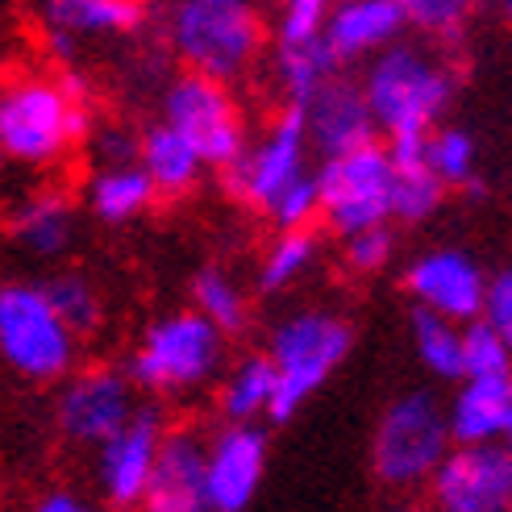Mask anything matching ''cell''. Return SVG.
<instances>
[{"label": "cell", "instance_id": "1", "mask_svg": "<svg viewBox=\"0 0 512 512\" xmlns=\"http://www.w3.org/2000/svg\"><path fill=\"white\" fill-rule=\"evenodd\" d=\"M92 138V109L80 75H13L0 84V155L17 167H55Z\"/></svg>", "mask_w": 512, "mask_h": 512}, {"label": "cell", "instance_id": "2", "mask_svg": "<svg viewBox=\"0 0 512 512\" xmlns=\"http://www.w3.org/2000/svg\"><path fill=\"white\" fill-rule=\"evenodd\" d=\"M363 96L371 105L375 130L388 138H425L442 121L454 96V75L442 59L429 50L392 42L379 55H371V67L363 75Z\"/></svg>", "mask_w": 512, "mask_h": 512}, {"label": "cell", "instance_id": "3", "mask_svg": "<svg viewBox=\"0 0 512 512\" xmlns=\"http://www.w3.org/2000/svg\"><path fill=\"white\" fill-rule=\"evenodd\" d=\"M171 55L188 71L238 80L263 50V13L254 0H175L167 13Z\"/></svg>", "mask_w": 512, "mask_h": 512}, {"label": "cell", "instance_id": "4", "mask_svg": "<svg viewBox=\"0 0 512 512\" xmlns=\"http://www.w3.org/2000/svg\"><path fill=\"white\" fill-rule=\"evenodd\" d=\"M225 334L196 313L179 309L159 321H150L142 329V338L130 354V379L138 383V392L150 396H188L200 392L221 375L225 367Z\"/></svg>", "mask_w": 512, "mask_h": 512}, {"label": "cell", "instance_id": "5", "mask_svg": "<svg viewBox=\"0 0 512 512\" xmlns=\"http://www.w3.org/2000/svg\"><path fill=\"white\" fill-rule=\"evenodd\" d=\"M354 346V329L325 309H300L271 329L267 358L275 367V400H271V425L292 421L304 400H313L329 375H334Z\"/></svg>", "mask_w": 512, "mask_h": 512}, {"label": "cell", "instance_id": "6", "mask_svg": "<svg viewBox=\"0 0 512 512\" xmlns=\"http://www.w3.org/2000/svg\"><path fill=\"white\" fill-rule=\"evenodd\" d=\"M0 363L25 383H63L80 363V334L59 317L46 284H0Z\"/></svg>", "mask_w": 512, "mask_h": 512}, {"label": "cell", "instance_id": "7", "mask_svg": "<svg viewBox=\"0 0 512 512\" xmlns=\"http://www.w3.org/2000/svg\"><path fill=\"white\" fill-rule=\"evenodd\" d=\"M454 446L446 408L429 392H408L383 408L371 438L375 479L392 492H417L438 471L446 450Z\"/></svg>", "mask_w": 512, "mask_h": 512}, {"label": "cell", "instance_id": "8", "mask_svg": "<svg viewBox=\"0 0 512 512\" xmlns=\"http://www.w3.org/2000/svg\"><path fill=\"white\" fill-rule=\"evenodd\" d=\"M321 221L350 238L358 229L392 221V155L388 146L363 142L342 155H325L317 167Z\"/></svg>", "mask_w": 512, "mask_h": 512}, {"label": "cell", "instance_id": "9", "mask_svg": "<svg viewBox=\"0 0 512 512\" xmlns=\"http://www.w3.org/2000/svg\"><path fill=\"white\" fill-rule=\"evenodd\" d=\"M163 121L184 134L200 150L204 167H213V171H225L246 150L242 109L234 92H229V84L213 80V75L179 71L163 88Z\"/></svg>", "mask_w": 512, "mask_h": 512}, {"label": "cell", "instance_id": "10", "mask_svg": "<svg viewBox=\"0 0 512 512\" xmlns=\"http://www.w3.org/2000/svg\"><path fill=\"white\" fill-rule=\"evenodd\" d=\"M309 125H304V109L300 105H288L284 113H279L267 134L259 142H246V150L225 167L229 175V192H234L242 204H250V209L267 213L275 196L292 188L300 175H309Z\"/></svg>", "mask_w": 512, "mask_h": 512}, {"label": "cell", "instance_id": "11", "mask_svg": "<svg viewBox=\"0 0 512 512\" xmlns=\"http://www.w3.org/2000/svg\"><path fill=\"white\" fill-rule=\"evenodd\" d=\"M138 404H142L138 383L130 379V371L96 363V367L63 375V388L55 400V425L71 446L96 450L109 433H117L138 413Z\"/></svg>", "mask_w": 512, "mask_h": 512}, {"label": "cell", "instance_id": "12", "mask_svg": "<svg viewBox=\"0 0 512 512\" xmlns=\"http://www.w3.org/2000/svg\"><path fill=\"white\" fill-rule=\"evenodd\" d=\"M425 488L442 512H508L512 508V446L504 438L454 442Z\"/></svg>", "mask_w": 512, "mask_h": 512}, {"label": "cell", "instance_id": "13", "mask_svg": "<svg viewBox=\"0 0 512 512\" xmlns=\"http://www.w3.org/2000/svg\"><path fill=\"white\" fill-rule=\"evenodd\" d=\"M163 433H167V425H163L159 408L138 404V413L92 450L96 454L92 479H96L100 500L113 504V508H138L146 500Z\"/></svg>", "mask_w": 512, "mask_h": 512}, {"label": "cell", "instance_id": "14", "mask_svg": "<svg viewBox=\"0 0 512 512\" xmlns=\"http://www.w3.org/2000/svg\"><path fill=\"white\" fill-rule=\"evenodd\" d=\"M267 475V433L259 421H225L204 454V512H246Z\"/></svg>", "mask_w": 512, "mask_h": 512}, {"label": "cell", "instance_id": "15", "mask_svg": "<svg viewBox=\"0 0 512 512\" xmlns=\"http://www.w3.org/2000/svg\"><path fill=\"white\" fill-rule=\"evenodd\" d=\"M404 284H408V296H413L421 309H433V313L467 325L483 313L488 275H483L479 263L463 250H429L421 259H413Z\"/></svg>", "mask_w": 512, "mask_h": 512}, {"label": "cell", "instance_id": "16", "mask_svg": "<svg viewBox=\"0 0 512 512\" xmlns=\"http://www.w3.org/2000/svg\"><path fill=\"white\" fill-rule=\"evenodd\" d=\"M204 454L209 438L200 429H167L142 504L150 512H204Z\"/></svg>", "mask_w": 512, "mask_h": 512}, {"label": "cell", "instance_id": "17", "mask_svg": "<svg viewBox=\"0 0 512 512\" xmlns=\"http://www.w3.org/2000/svg\"><path fill=\"white\" fill-rule=\"evenodd\" d=\"M304 109V125H309V142L321 155H342L363 142H375V117L363 96V84H350L334 75Z\"/></svg>", "mask_w": 512, "mask_h": 512}, {"label": "cell", "instance_id": "18", "mask_svg": "<svg viewBox=\"0 0 512 512\" xmlns=\"http://www.w3.org/2000/svg\"><path fill=\"white\" fill-rule=\"evenodd\" d=\"M80 234V209L63 188H38L9 209V242L30 259H63Z\"/></svg>", "mask_w": 512, "mask_h": 512}, {"label": "cell", "instance_id": "19", "mask_svg": "<svg viewBox=\"0 0 512 512\" xmlns=\"http://www.w3.org/2000/svg\"><path fill=\"white\" fill-rule=\"evenodd\" d=\"M404 25L408 21H404L400 0H334L321 38L334 50L338 63H354V59H371L383 46L400 42Z\"/></svg>", "mask_w": 512, "mask_h": 512}, {"label": "cell", "instance_id": "20", "mask_svg": "<svg viewBox=\"0 0 512 512\" xmlns=\"http://www.w3.org/2000/svg\"><path fill=\"white\" fill-rule=\"evenodd\" d=\"M46 30L67 34L75 42L96 38H134L146 30V0H42Z\"/></svg>", "mask_w": 512, "mask_h": 512}, {"label": "cell", "instance_id": "21", "mask_svg": "<svg viewBox=\"0 0 512 512\" xmlns=\"http://www.w3.org/2000/svg\"><path fill=\"white\" fill-rule=\"evenodd\" d=\"M512 404V371L508 375H463V388L446 404L454 442H496L504 438Z\"/></svg>", "mask_w": 512, "mask_h": 512}, {"label": "cell", "instance_id": "22", "mask_svg": "<svg viewBox=\"0 0 512 512\" xmlns=\"http://www.w3.org/2000/svg\"><path fill=\"white\" fill-rule=\"evenodd\" d=\"M392 155V221L421 225L442 209L446 184L425 163V138H388Z\"/></svg>", "mask_w": 512, "mask_h": 512}, {"label": "cell", "instance_id": "23", "mask_svg": "<svg viewBox=\"0 0 512 512\" xmlns=\"http://www.w3.org/2000/svg\"><path fill=\"white\" fill-rule=\"evenodd\" d=\"M155 200H159V188L150 184V175L142 171L138 159H130V163H96L88 188H84L88 213L96 221H105V225H130Z\"/></svg>", "mask_w": 512, "mask_h": 512}, {"label": "cell", "instance_id": "24", "mask_svg": "<svg viewBox=\"0 0 512 512\" xmlns=\"http://www.w3.org/2000/svg\"><path fill=\"white\" fill-rule=\"evenodd\" d=\"M138 163L150 175V184L159 188V196H184L200 184V175H204L200 150L179 130H171L167 121H155L138 138Z\"/></svg>", "mask_w": 512, "mask_h": 512}, {"label": "cell", "instance_id": "25", "mask_svg": "<svg viewBox=\"0 0 512 512\" xmlns=\"http://www.w3.org/2000/svg\"><path fill=\"white\" fill-rule=\"evenodd\" d=\"M334 50L325 46V38H300V42H279L275 46V75L284 88L288 105H309V100L338 75Z\"/></svg>", "mask_w": 512, "mask_h": 512}, {"label": "cell", "instance_id": "26", "mask_svg": "<svg viewBox=\"0 0 512 512\" xmlns=\"http://www.w3.org/2000/svg\"><path fill=\"white\" fill-rule=\"evenodd\" d=\"M275 400V367L267 350L246 354L221 379V413L225 421H263Z\"/></svg>", "mask_w": 512, "mask_h": 512}, {"label": "cell", "instance_id": "27", "mask_svg": "<svg viewBox=\"0 0 512 512\" xmlns=\"http://www.w3.org/2000/svg\"><path fill=\"white\" fill-rule=\"evenodd\" d=\"M192 309L209 317L225 338H242L250 329V300L242 284L221 267H204L192 279Z\"/></svg>", "mask_w": 512, "mask_h": 512}, {"label": "cell", "instance_id": "28", "mask_svg": "<svg viewBox=\"0 0 512 512\" xmlns=\"http://www.w3.org/2000/svg\"><path fill=\"white\" fill-rule=\"evenodd\" d=\"M413 350L421 367L438 379H463V321L442 317L433 309L413 313Z\"/></svg>", "mask_w": 512, "mask_h": 512}, {"label": "cell", "instance_id": "29", "mask_svg": "<svg viewBox=\"0 0 512 512\" xmlns=\"http://www.w3.org/2000/svg\"><path fill=\"white\" fill-rule=\"evenodd\" d=\"M317 234L309 225L304 229H279V238L267 246V254H263V267H259V288L263 292H288V288H296L304 275L313 271V263H317Z\"/></svg>", "mask_w": 512, "mask_h": 512}, {"label": "cell", "instance_id": "30", "mask_svg": "<svg viewBox=\"0 0 512 512\" xmlns=\"http://www.w3.org/2000/svg\"><path fill=\"white\" fill-rule=\"evenodd\" d=\"M46 292H50V300H55L59 317L80 338H92L100 329V321H105V296H100V288L92 284L84 271H59L46 284Z\"/></svg>", "mask_w": 512, "mask_h": 512}, {"label": "cell", "instance_id": "31", "mask_svg": "<svg viewBox=\"0 0 512 512\" xmlns=\"http://www.w3.org/2000/svg\"><path fill=\"white\" fill-rule=\"evenodd\" d=\"M425 163L442 175L446 188H463L467 179L479 175V150H475V138L458 125H433L425 134Z\"/></svg>", "mask_w": 512, "mask_h": 512}, {"label": "cell", "instance_id": "32", "mask_svg": "<svg viewBox=\"0 0 512 512\" xmlns=\"http://www.w3.org/2000/svg\"><path fill=\"white\" fill-rule=\"evenodd\" d=\"M512 371V346L496 329L475 317L463 325V375H508Z\"/></svg>", "mask_w": 512, "mask_h": 512}, {"label": "cell", "instance_id": "33", "mask_svg": "<svg viewBox=\"0 0 512 512\" xmlns=\"http://www.w3.org/2000/svg\"><path fill=\"white\" fill-rule=\"evenodd\" d=\"M275 229H304L321 217V196H317V171L300 175L292 188H284L275 196V204L263 213Z\"/></svg>", "mask_w": 512, "mask_h": 512}, {"label": "cell", "instance_id": "34", "mask_svg": "<svg viewBox=\"0 0 512 512\" xmlns=\"http://www.w3.org/2000/svg\"><path fill=\"white\" fill-rule=\"evenodd\" d=\"M404 21L417 25V30L433 34V38H454L458 25H463L467 0H400Z\"/></svg>", "mask_w": 512, "mask_h": 512}, {"label": "cell", "instance_id": "35", "mask_svg": "<svg viewBox=\"0 0 512 512\" xmlns=\"http://www.w3.org/2000/svg\"><path fill=\"white\" fill-rule=\"evenodd\" d=\"M392 250H396V238L388 225H371V229H358V234L346 238V267L358 271V275H371V271H383L392 263Z\"/></svg>", "mask_w": 512, "mask_h": 512}, {"label": "cell", "instance_id": "36", "mask_svg": "<svg viewBox=\"0 0 512 512\" xmlns=\"http://www.w3.org/2000/svg\"><path fill=\"white\" fill-rule=\"evenodd\" d=\"M329 9H334V0H284V9H279V42L317 38L325 30Z\"/></svg>", "mask_w": 512, "mask_h": 512}, {"label": "cell", "instance_id": "37", "mask_svg": "<svg viewBox=\"0 0 512 512\" xmlns=\"http://www.w3.org/2000/svg\"><path fill=\"white\" fill-rule=\"evenodd\" d=\"M483 321H488L496 334L512 346V263L500 267L492 279H488V292H483Z\"/></svg>", "mask_w": 512, "mask_h": 512}, {"label": "cell", "instance_id": "38", "mask_svg": "<svg viewBox=\"0 0 512 512\" xmlns=\"http://www.w3.org/2000/svg\"><path fill=\"white\" fill-rule=\"evenodd\" d=\"M130 159H138V138L130 130L96 134V163H130Z\"/></svg>", "mask_w": 512, "mask_h": 512}, {"label": "cell", "instance_id": "39", "mask_svg": "<svg viewBox=\"0 0 512 512\" xmlns=\"http://www.w3.org/2000/svg\"><path fill=\"white\" fill-rule=\"evenodd\" d=\"M38 512H88L92 500H84V492H75V488H50L34 500Z\"/></svg>", "mask_w": 512, "mask_h": 512}, {"label": "cell", "instance_id": "40", "mask_svg": "<svg viewBox=\"0 0 512 512\" xmlns=\"http://www.w3.org/2000/svg\"><path fill=\"white\" fill-rule=\"evenodd\" d=\"M504 442L512 446V404H508V421H504Z\"/></svg>", "mask_w": 512, "mask_h": 512}, {"label": "cell", "instance_id": "41", "mask_svg": "<svg viewBox=\"0 0 512 512\" xmlns=\"http://www.w3.org/2000/svg\"><path fill=\"white\" fill-rule=\"evenodd\" d=\"M508 13H512V0H508Z\"/></svg>", "mask_w": 512, "mask_h": 512}, {"label": "cell", "instance_id": "42", "mask_svg": "<svg viewBox=\"0 0 512 512\" xmlns=\"http://www.w3.org/2000/svg\"><path fill=\"white\" fill-rule=\"evenodd\" d=\"M467 5H471V0H467Z\"/></svg>", "mask_w": 512, "mask_h": 512}]
</instances>
